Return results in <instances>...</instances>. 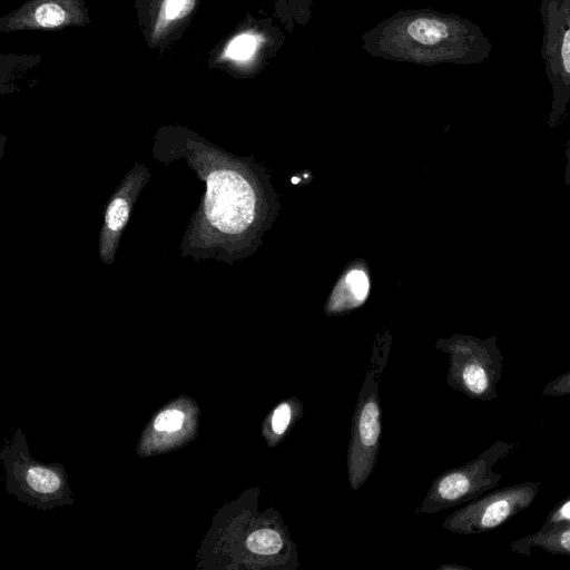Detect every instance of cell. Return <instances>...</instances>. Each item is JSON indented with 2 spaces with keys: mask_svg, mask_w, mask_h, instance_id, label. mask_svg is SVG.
<instances>
[{
  "mask_svg": "<svg viewBox=\"0 0 570 570\" xmlns=\"http://www.w3.org/2000/svg\"><path fill=\"white\" fill-rule=\"evenodd\" d=\"M539 548L552 554L570 557V523L544 533L533 532L510 543L514 553L529 557L532 549Z\"/></svg>",
  "mask_w": 570,
  "mask_h": 570,
  "instance_id": "10",
  "label": "cell"
},
{
  "mask_svg": "<svg viewBox=\"0 0 570 570\" xmlns=\"http://www.w3.org/2000/svg\"><path fill=\"white\" fill-rule=\"evenodd\" d=\"M543 26L541 56L550 82V129L559 128L568 116L570 104V0H541Z\"/></svg>",
  "mask_w": 570,
  "mask_h": 570,
  "instance_id": "6",
  "label": "cell"
},
{
  "mask_svg": "<svg viewBox=\"0 0 570 570\" xmlns=\"http://www.w3.org/2000/svg\"><path fill=\"white\" fill-rule=\"evenodd\" d=\"M312 0H276V13L283 19L287 29L292 30L293 21L301 26L308 23Z\"/></svg>",
  "mask_w": 570,
  "mask_h": 570,
  "instance_id": "12",
  "label": "cell"
},
{
  "mask_svg": "<svg viewBox=\"0 0 570 570\" xmlns=\"http://www.w3.org/2000/svg\"><path fill=\"white\" fill-rule=\"evenodd\" d=\"M259 488L246 491L235 505L228 528V551L234 568L297 570L298 548L278 510L258 511Z\"/></svg>",
  "mask_w": 570,
  "mask_h": 570,
  "instance_id": "2",
  "label": "cell"
},
{
  "mask_svg": "<svg viewBox=\"0 0 570 570\" xmlns=\"http://www.w3.org/2000/svg\"><path fill=\"white\" fill-rule=\"evenodd\" d=\"M187 419L185 412L178 407L166 409L161 411L153 423L154 431L158 434L166 435L180 431L186 424Z\"/></svg>",
  "mask_w": 570,
  "mask_h": 570,
  "instance_id": "14",
  "label": "cell"
},
{
  "mask_svg": "<svg viewBox=\"0 0 570 570\" xmlns=\"http://www.w3.org/2000/svg\"><path fill=\"white\" fill-rule=\"evenodd\" d=\"M256 197L252 186L238 173L216 170L207 178L205 213L223 233L238 234L254 220Z\"/></svg>",
  "mask_w": 570,
  "mask_h": 570,
  "instance_id": "8",
  "label": "cell"
},
{
  "mask_svg": "<svg viewBox=\"0 0 570 570\" xmlns=\"http://www.w3.org/2000/svg\"><path fill=\"white\" fill-rule=\"evenodd\" d=\"M128 205L125 199L117 198L111 202L106 214V224L111 230L121 228L128 219Z\"/></svg>",
  "mask_w": 570,
  "mask_h": 570,
  "instance_id": "17",
  "label": "cell"
},
{
  "mask_svg": "<svg viewBox=\"0 0 570 570\" xmlns=\"http://www.w3.org/2000/svg\"><path fill=\"white\" fill-rule=\"evenodd\" d=\"M26 480L30 488L41 493H52L61 487V480L55 471L38 465L27 471Z\"/></svg>",
  "mask_w": 570,
  "mask_h": 570,
  "instance_id": "13",
  "label": "cell"
},
{
  "mask_svg": "<svg viewBox=\"0 0 570 570\" xmlns=\"http://www.w3.org/2000/svg\"><path fill=\"white\" fill-rule=\"evenodd\" d=\"M540 481H522L493 489L452 512L442 527L456 534H481L494 530L535 500Z\"/></svg>",
  "mask_w": 570,
  "mask_h": 570,
  "instance_id": "7",
  "label": "cell"
},
{
  "mask_svg": "<svg viewBox=\"0 0 570 570\" xmlns=\"http://www.w3.org/2000/svg\"><path fill=\"white\" fill-rule=\"evenodd\" d=\"M541 394L556 397L570 395V370L548 382L542 389Z\"/></svg>",
  "mask_w": 570,
  "mask_h": 570,
  "instance_id": "18",
  "label": "cell"
},
{
  "mask_svg": "<svg viewBox=\"0 0 570 570\" xmlns=\"http://www.w3.org/2000/svg\"><path fill=\"white\" fill-rule=\"evenodd\" d=\"M361 47L375 58L420 66L476 65L492 51L478 24L430 8L400 9L365 31Z\"/></svg>",
  "mask_w": 570,
  "mask_h": 570,
  "instance_id": "1",
  "label": "cell"
},
{
  "mask_svg": "<svg viewBox=\"0 0 570 570\" xmlns=\"http://www.w3.org/2000/svg\"><path fill=\"white\" fill-rule=\"evenodd\" d=\"M390 342L374 344L370 367L357 395L352 416L346 462L350 488L363 487L372 474L380 451L382 409L380 382L387 364Z\"/></svg>",
  "mask_w": 570,
  "mask_h": 570,
  "instance_id": "3",
  "label": "cell"
},
{
  "mask_svg": "<svg viewBox=\"0 0 570 570\" xmlns=\"http://www.w3.org/2000/svg\"><path fill=\"white\" fill-rule=\"evenodd\" d=\"M519 446V443L498 440L473 460L440 473L416 508V514H434L462 505L495 489L502 474L493 466Z\"/></svg>",
  "mask_w": 570,
  "mask_h": 570,
  "instance_id": "5",
  "label": "cell"
},
{
  "mask_svg": "<svg viewBox=\"0 0 570 570\" xmlns=\"http://www.w3.org/2000/svg\"><path fill=\"white\" fill-rule=\"evenodd\" d=\"M188 0H167L165 16L167 19H175L186 6Z\"/></svg>",
  "mask_w": 570,
  "mask_h": 570,
  "instance_id": "19",
  "label": "cell"
},
{
  "mask_svg": "<svg viewBox=\"0 0 570 570\" xmlns=\"http://www.w3.org/2000/svg\"><path fill=\"white\" fill-rule=\"evenodd\" d=\"M566 159L564 183L570 188V137L566 144Z\"/></svg>",
  "mask_w": 570,
  "mask_h": 570,
  "instance_id": "20",
  "label": "cell"
},
{
  "mask_svg": "<svg viewBox=\"0 0 570 570\" xmlns=\"http://www.w3.org/2000/svg\"><path fill=\"white\" fill-rule=\"evenodd\" d=\"M438 570H472L470 567L455 564V563H444L441 564Z\"/></svg>",
  "mask_w": 570,
  "mask_h": 570,
  "instance_id": "21",
  "label": "cell"
},
{
  "mask_svg": "<svg viewBox=\"0 0 570 570\" xmlns=\"http://www.w3.org/2000/svg\"><path fill=\"white\" fill-rule=\"evenodd\" d=\"M341 285L347 294L331 301L327 308L331 313H338L356 307L362 304L367 296L368 279L363 271L354 269L348 272Z\"/></svg>",
  "mask_w": 570,
  "mask_h": 570,
  "instance_id": "11",
  "label": "cell"
},
{
  "mask_svg": "<svg viewBox=\"0 0 570 570\" xmlns=\"http://www.w3.org/2000/svg\"><path fill=\"white\" fill-rule=\"evenodd\" d=\"M35 19L41 27H58L65 21L66 13L58 4L45 3L36 9Z\"/></svg>",
  "mask_w": 570,
  "mask_h": 570,
  "instance_id": "16",
  "label": "cell"
},
{
  "mask_svg": "<svg viewBox=\"0 0 570 570\" xmlns=\"http://www.w3.org/2000/svg\"><path fill=\"white\" fill-rule=\"evenodd\" d=\"M568 523H570V494L552 507L537 532L544 533Z\"/></svg>",
  "mask_w": 570,
  "mask_h": 570,
  "instance_id": "15",
  "label": "cell"
},
{
  "mask_svg": "<svg viewBox=\"0 0 570 570\" xmlns=\"http://www.w3.org/2000/svg\"><path fill=\"white\" fill-rule=\"evenodd\" d=\"M304 405L297 396L278 401L267 413L262 423V436L269 449H274L288 436L299 422Z\"/></svg>",
  "mask_w": 570,
  "mask_h": 570,
  "instance_id": "9",
  "label": "cell"
},
{
  "mask_svg": "<svg viewBox=\"0 0 570 570\" xmlns=\"http://www.w3.org/2000/svg\"><path fill=\"white\" fill-rule=\"evenodd\" d=\"M436 348L449 355L448 385L475 401H493L502 376L503 354L498 338L454 334L440 340Z\"/></svg>",
  "mask_w": 570,
  "mask_h": 570,
  "instance_id": "4",
  "label": "cell"
}]
</instances>
